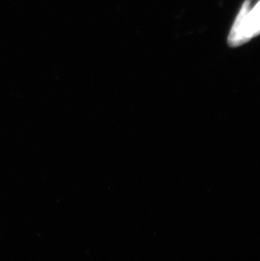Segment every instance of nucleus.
Masks as SVG:
<instances>
[{
    "mask_svg": "<svg viewBox=\"0 0 260 261\" xmlns=\"http://www.w3.org/2000/svg\"><path fill=\"white\" fill-rule=\"evenodd\" d=\"M250 0L243 3L228 36L230 47H239L260 34V1L253 9Z\"/></svg>",
    "mask_w": 260,
    "mask_h": 261,
    "instance_id": "nucleus-1",
    "label": "nucleus"
}]
</instances>
